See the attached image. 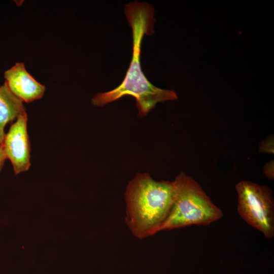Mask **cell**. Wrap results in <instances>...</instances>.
<instances>
[{"instance_id": "ba28073f", "label": "cell", "mask_w": 274, "mask_h": 274, "mask_svg": "<svg viewBox=\"0 0 274 274\" xmlns=\"http://www.w3.org/2000/svg\"><path fill=\"white\" fill-rule=\"evenodd\" d=\"M259 151L262 153H273V137L269 136L262 141L259 145Z\"/></svg>"}, {"instance_id": "3957f363", "label": "cell", "mask_w": 274, "mask_h": 274, "mask_svg": "<svg viewBox=\"0 0 274 274\" xmlns=\"http://www.w3.org/2000/svg\"><path fill=\"white\" fill-rule=\"evenodd\" d=\"M173 183V204L159 231L193 225H208L223 217L222 210L192 177L182 172Z\"/></svg>"}, {"instance_id": "6da1fadb", "label": "cell", "mask_w": 274, "mask_h": 274, "mask_svg": "<svg viewBox=\"0 0 274 274\" xmlns=\"http://www.w3.org/2000/svg\"><path fill=\"white\" fill-rule=\"evenodd\" d=\"M124 12L132 32L133 52L129 67L119 86L111 91L97 93L92 98L91 104L101 107L123 96L131 95L136 99L138 116L143 117L157 102L175 99L177 95L173 91L152 84L141 68L140 54L143 37L154 33L153 8L147 3L135 1L125 5Z\"/></svg>"}, {"instance_id": "8992f818", "label": "cell", "mask_w": 274, "mask_h": 274, "mask_svg": "<svg viewBox=\"0 0 274 274\" xmlns=\"http://www.w3.org/2000/svg\"><path fill=\"white\" fill-rule=\"evenodd\" d=\"M4 78L11 92L22 102H31L44 94L45 86L27 72L22 62H17L6 71Z\"/></svg>"}, {"instance_id": "9c48e42d", "label": "cell", "mask_w": 274, "mask_h": 274, "mask_svg": "<svg viewBox=\"0 0 274 274\" xmlns=\"http://www.w3.org/2000/svg\"><path fill=\"white\" fill-rule=\"evenodd\" d=\"M263 172L266 177L270 179L273 180V161L271 160L267 162L263 166Z\"/></svg>"}, {"instance_id": "277c9868", "label": "cell", "mask_w": 274, "mask_h": 274, "mask_svg": "<svg viewBox=\"0 0 274 274\" xmlns=\"http://www.w3.org/2000/svg\"><path fill=\"white\" fill-rule=\"evenodd\" d=\"M237 210L249 225L268 239L274 236V201L272 190L266 185L242 181L235 185Z\"/></svg>"}, {"instance_id": "30bf717a", "label": "cell", "mask_w": 274, "mask_h": 274, "mask_svg": "<svg viewBox=\"0 0 274 274\" xmlns=\"http://www.w3.org/2000/svg\"><path fill=\"white\" fill-rule=\"evenodd\" d=\"M7 159L5 153L4 152L2 145H0V172L1 171L5 161Z\"/></svg>"}, {"instance_id": "7a4b0ae2", "label": "cell", "mask_w": 274, "mask_h": 274, "mask_svg": "<svg viewBox=\"0 0 274 274\" xmlns=\"http://www.w3.org/2000/svg\"><path fill=\"white\" fill-rule=\"evenodd\" d=\"M173 182L156 181L146 173L137 174L125 193L126 223L131 233L143 239L159 232L174 200Z\"/></svg>"}, {"instance_id": "5b68a950", "label": "cell", "mask_w": 274, "mask_h": 274, "mask_svg": "<svg viewBox=\"0 0 274 274\" xmlns=\"http://www.w3.org/2000/svg\"><path fill=\"white\" fill-rule=\"evenodd\" d=\"M27 122L26 113L18 116L5 134L2 144L6 158L11 161L15 175L27 171L31 165Z\"/></svg>"}, {"instance_id": "52a82bcc", "label": "cell", "mask_w": 274, "mask_h": 274, "mask_svg": "<svg viewBox=\"0 0 274 274\" xmlns=\"http://www.w3.org/2000/svg\"><path fill=\"white\" fill-rule=\"evenodd\" d=\"M26 113L23 102L10 90L7 84L0 86V145L5 136L6 124L21 115Z\"/></svg>"}]
</instances>
